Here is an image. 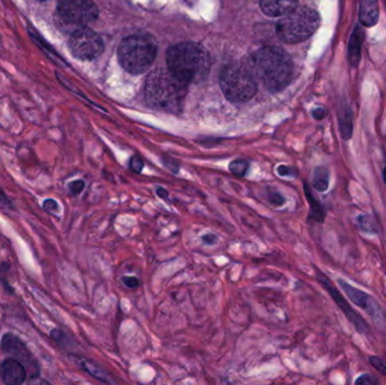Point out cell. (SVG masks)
Listing matches in <instances>:
<instances>
[{
  "label": "cell",
  "instance_id": "1",
  "mask_svg": "<svg viewBox=\"0 0 386 385\" xmlns=\"http://www.w3.org/2000/svg\"><path fill=\"white\" fill-rule=\"evenodd\" d=\"M250 73L259 79L270 92H279L291 83L294 66L291 57L283 49L264 47L249 59Z\"/></svg>",
  "mask_w": 386,
  "mask_h": 385
},
{
  "label": "cell",
  "instance_id": "2",
  "mask_svg": "<svg viewBox=\"0 0 386 385\" xmlns=\"http://www.w3.org/2000/svg\"><path fill=\"white\" fill-rule=\"evenodd\" d=\"M168 68L185 84L199 82L207 76L210 68L208 51L197 42L185 41L168 49Z\"/></svg>",
  "mask_w": 386,
  "mask_h": 385
},
{
  "label": "cell",
  "instance_id": "3",
  "mask_svg": "<svg viewBox=\"0 0 386 385\" xmlns=\"http://www.w3.org/2000/svg\"><path fill=\"white\" fill-rule=\"evenodd\" d=\"M188 85L181 82L168 68L151 71L146 79V100L157 110L177 112L182 107Z\"/></svg>",
  "mask_w": 386,
  "mask_h": 385
},
{
  "label": "cell",
  "instance_id": "4",
  "mask_svg": "<svg viewBox=\"0 0 386 385\" xmlns=\"http://www.w3.org/2000/svg\"><path fill=\"white\" fill-rule=\"evenodd\" d=\"M118 54L121 66L128 73L139 75L154 64L157 43L149 34H132L121 41Z\"/></svg>",
  "mask_w": 386,
  "mask_h": 385
},
{
  "label": "cell",
  "instance_id": "5",
  "mask_svg": "<svg viewBox=\"0 0 386 385\" xmlns=\"http://www.w3.org/2000/svg\"><path fill=\"white\" fill-rule=\"evenodd\" d=\"M320 26V16L314 9L303 6L281 16L277 23L279 39L289 45H296L311 37Z\"/></svg>",
  "mask_w": 386,
  "mask_h": 385
},
{
  "label": "cell",
  "instance_id": "6",
  "mask_svg": "<svg viewBox=\"0 0 386 385\" xmlns=\"http://www.w3.org/2000/svg\"><path fill=\"white\" fill-rule=\"evenodd\" d=\"M221 88L227 100L247 102L257 93V81L247 68L228 66L221 73Z\"/></svg>",
  "mask_w": 386,
  "mask_h": 385
},
{
  "label": "cell",
  "instance_id": "7",
  "mask_svg": "<svg viewBox=\"0 0 386 385\" xmlns=\"http://www.w3.org/2000/svg\"><path fill=\"white\" fill-rule=\"evenodd\" d=\"M0 349L5 356L14 357L25 365L28 372V382H33L41 377V366L31 349L13 332H6L0 340Z\"/></svg>",
  "mask_w": 386,
  "mask_h": 385
},
{
  "label": "cell",
  "instance_id": "8",
  "mask_svg": "<svg viewBox=\"0 0 386 385\" xmlns=\"http://www.w3.org/2000/svg\"><path fill=\"white\" fill-rule=\"evenodd\" d=\"M69 49L79 60H94L103 52L101 35L87 26L76 28L69 39Z\"/></svg>",
  "mask_w": 386,
  "mask_h": 385
},
{
  "label": "cell",
  "instance_id": "9",
  "mask_svg": "<svg viewBox=\"0 0 386 385\" xmlns=\"http://www.w3.org/2000/svg\"><path fill=\"white\" fill-rule=\"evenodd\" d=\"M57 11L60 18L77 28L98 20V8L93 0H58Z\"/></svg>",
  "mask_w": 386,
  "mask_h": 385
},
{
  "label": "cell",
  "instance_id": "10",
  "mask_svg": "<svg viewBox=\"0 0 386 385\" xmlns=\"http://www.w3.org/2000/svg\"><path fill=\"white\" fill-rule=\"evenodd\" d=\"M317 279L322 287L329 292L333 301L336 302L339 309H341L344 316L353 324L357 331L361 332L363 335H368L370 333V326L366 324V321L361 318L358 313L356 312L353 307L348 304L347 300L340 294L336 286H333L330 279L327 278L324 273H321L319 269H317Z\"/></svg>",
  "mask_w": 386,
  "mask_h": 385
},
{
  "label": "cell",
  "instance_id": "11",
  "mask_svg": "<svg viewBox=\"0 0 386 385\" xmlns=\"http://www.w3.org/2000/svg\"><path fill=\"white\" fill-rule=\"evenodd\" d=\"M338 284L346 292V295L348 296L350 301L361 307V309H364L367 314L370 315V318L376 324H385V313H384L381 305L372 296L356 288L353 285L348 284L347 281L341 280V279H339Z\"/></svg>",
  "mask_w": 386,
  "mask_h": 385
},
{
  "label": "cell",
  "instance_id": "12",
  "mask_svg": "<svg viewBox=\"0 0 386 385\" xmlns=\"http://www.w3.org/2000/svg\"><path fill=\"white\" fill-rule=\"evenodd\" d=\"M0 380L6 385H22L28 382L25 365L14 357L6 356L0 362Z\"/></svg>",
  "mask_w": 386,
  "mask_h": 385
},
{
  "label": "cell",
  "instance_id": "13",
  "mask_svg": "<svg viewBox=\"0 0 386 385\" xmlns=\"http://www.w3.org/2000/svg\"><path fill=\"white\" fill-rule=\"evenodd\" d=\"M69 357L74 358L76 363L78 364L79 369H83L85 373L90 375V377H94L95 380L105 383V384H115L117 383L112 375L110 374L109 372L104 369L103 366L96 363L94 360L79 357L78 355L76 354H69Z\"/></svg>",
  "mask_w": 386,
  "mask_h": 385
},
{
  "label": "cell",
  "instance_id": "14",
  "mask_svg": "<svg viewBox=\"0 0 386 385\" xmlns=\"http://www.w3.org/2000/svg\"><path fill=\"white\" fill-rule=\"evenodd\" d=\"M298 0H260V7L270 17H281L296 8Z\"/></svg>",
  "mask_w": 386,
  "mask_h": 385
},
{
  "label": "cell",
  "instance_id": "15",
  "mask_svg": "<svg viewBox=\"0 0 386 385\" xmlns=\"http://www.w3.org/2000/svg\"><path fill=\"white\" fill-rule=\"evenodd\" d=\"M304 184V192H305L306 200H308V205H310V214H308V222L319 223V224H323L327 217V211H325L324 206L322 205L321 201L314 196L312 192L311 188L308 186V182L303 183Z\"/></svg>",
  "mask_w": 386,
  "mask_h": 385
},
{
  "label": "cell",
  "instance_id": "16",
  "mask_svg": "<svg viewBox=\"0 0 386 385\" xmlns=\"http://www.w3.org/2000/svg\"><path fill=\"white\" fill-rule=\"evenodd\" d=\"M365 34L363 28L356 26L349 40L348 45V60L350 65L357 67L361 58V45L364 42Z\"/></svg>",
  "mask_w": 386,
  "mask_h": 385
},
{
  "label": "cell",
  "instance_id": "17",
  "mask_svg": "<svg viewBox=\"0 0 386 385\" xmlns=\"http://www.w3.org/2000/svg\"><path fill=\"white\" fill-rule=\"evenodd\" d=\"M378 15H380L378 0H361L359 17L363 25L367 28L375 25L378 20Z\"/></svg>",
  "mask_w": 386,
  "mask_h": 385
},
{
  "label": "cell",
  "instance_id": "18",
  "mask_svg": "<svg viewBox=\"0 0 386 385\" xmlns=\"http://www.w3.org/2000/svg\"><path fill=\"white\" fill-rule=\"evenodd\" d=\"M339 126L344 141H349L353 136V112L348 105H341L339 110Z\"/></svg>",
  "mask_w": 386,
  "mask_h": 385
},
{
  "label": "cell",
  "instance_id": "19",
  "mask_svg": "<svg viewBox=\"0 0 386 385\" xmlns=\"http://www.w3.org/2000/svg\"><path fill=\"white\" fill-rule=\"evenodd\" d=\"M329 183H330L329 170L324 166H317V169L314 170L313 179H312L313 188L317 192H325L329 189Z\"/></svg>",
  "mask_w": 386,
  "mask_h": 385
},
{
  "label": "cell",
  "instance_id": "20",
  "mask_svg": "<svg viewBox=\"0 0 386 385\" xmlns=\"http://www.w3.org/2000/svg\"><path fill=\"white\" fill-rule=\"evenodd\" d=\"M28 33H30V37L33 40L34 43H37V47H39L47 56L50 57L51 59L54 60V61L64 62V60L60 58L59 54H57L56 50H54V49L52 48V47H51V45H49V43L47 42L37 31H35V30L28 28Z\"/></svg>",
  "mask_w": 386,
  "mask_h": 385
},
{
  "label": "cell",
  "instance_id": "21",
  "mask_svg": "<svg viewBox=\"0 0 386 385\" xmlns=\"http://www.w3.org/2000/svg\"><path fill=\"white\" fill-rule=\"evenodd\" d=\"M50 337L59 348L64 349V350L73 349L74 341L71 340V338L69 337L67 332L62 330V328H54L51 330Z\"/></svg>",
  "mask_w": 386,
  "mask_h": 385
},
{
  "label": "cell",
  "instance_id": "22",
  "mask_svg": "<svg viewBox=\"0 0 386 385\" xmlns=\"http://www.w3.org/2000/svg\"><path fill=\"white\" fill-rule=\"evenodd\" d=\"M250 169V162L247 160H234L230 162L228 165V170L234 177H244L247 175V171Z\"/></svg>",
  "mask_w": 386,
  "mask_h": 385
},
{
  "label": "cell",
  "instance_id": "23",
  "mask_svg": "<svg viewBox=\"0 0 386 385\" xmlns=\"http://www.w3.org/2000/svg\"><path fill=\"white\" fill-rule=\"evenodd\" d=\"M358 225L361 231L364 233L378 234V227L376 225L375 220H373V217L370 215H361L358 217Z\"/></svg>",
  "mask_w": 386,
  "mask_h": 385
},
{
  "label": "cell",
  "instance_id": "24",
  "mask_svg": "<svg viewBox=\"0 0 386 385\" xmlns=\"http://www.w3.org/2000/svg\"><path fill=\"white\" fill-rule=\"evenodd\" d=\"M42 209L47 214L52 215V216H59L60 213H62L60 203L56 199H52V198H48V199L43 201Z\"/></svg>",
  "mask_w": 386,
  "mask_h": 385
},
{
  "label": "cell",
  "instance_id": "25",
  "mask_svg": "<svg viewBox=\"0 0 386 385\" xmlns=\"http://www.w3.org/2000/svg\"><path fill=\"white\" fill-rule=\"evenodd\" d=\"M267 198H268V201L270 203V205L274 206V207H281V206H283L286 203V198L283 197V194H280L279 191H277V190L268 189Z\"/></svg>",
  "mask_w": 386,
  "mask_h": 385
},
{
  "label": "cell",
  "instance_id": "26",
  "mask_svg": "<svg viewBox=\"0 0 386 385\" xmlns=\"http://www.w3.org/2000/svg\"><path fill=\"white\" fill-rule=\"evenodd\" d=\"M85 186H86V183H85L84 180H81V179L74 180L68 184V191H69L70 196L77 197L81 192L84 191Z\"/></svg>",
  "mask_w": 386,
  "mask_h": 385
},
{
  "label": "cell",
  "instance_id": "27",
  "mask_svg": "<svg viewBox=\"0 0 386 385\" xmlns=\"http://www.w3.org/2000/svg\"><path fill=\"white\" fill-rule=\"evenodd\" d=\"M144 167H145V163H144L143 158H139L137 155H134L130 158L129 160V169L131 170L136 174H140L143 172Z\"/></svg>",
  "mask_w": 386,
  "mask_h": 385
},
{
  "label": "cell",
  "instance_id": "28",
  "mask_svg": "<svg viewBox=\"0 0 386 385\" xmlns=\"http://www.w3.org/2000/svg\"><path fill=\"white\" fill-rule=\"evenodd\" d=\"M368 360L376 371L380 372L382 375L386 377V360L378 357V356H370Z\"/></svg>",
  "mask_w": 386,
  "mask_h": 385
},
{
  "label": "cell",
  "instance_id": "29",
  "mask_svg": "<svg viewBox=\"0 0 386 385\" xmlns=\"http://www.w3.org/2000/svg\"><path fill=\"white\" fill-rule=\"evenodd\" d=\"M163 165L165 166L168 171L173 173V174H179L180 166L179 162L174 160V158H168V156H164L162 160Z\"/></svg>",
  "mask_w": 386,
  "mask_h": 385
},
{
  "label": "cell",
  "instance_id": "30",
  "mask_svg": "<svg viewBox=\"0 0 386 385\" xmlns=\"http://www.w3.org/2000/svg\"><path fill=\"white\" fill-rule=\"evenodd\" d=\"M277 173L279 177H296L298 175V171H297L293 166L288 165H279L277 167Z\"/></svg>",
  "mask_w": 386,
  "mask_h": 385
},
{
  "label": "cell",
  "instance_id": "31",
  "mask_svg": "<svg viewBox=\"0 0 386 385\" xmlns=\"http://www.w3.org/2000/svg\"><path fill=\"white\" fill-rule=\"evenodd\" d=\"M0 207L4 209H8V211H15V207L13 200L7 196L4 189L0 188Z\"/></svg>",
  "mask_w": 386,
  "mask_h": 385
},
{
  "label": "cell",
  "instance_id": "32",
  "mask_svg": "<svg viewBox=\"0 0 386 385\" xmlns=\"http://www.w3.org/2000/svg\"><path fill=\"white\" fill-rule=\"evenodd\" d=\"M121 281H122V284H124V286L128 287V288H131V290L138 288V287L140 286V284H141V281H140L139 278H137L136 276H124V277L121 278Z\"/></svg>",
  "mask_w": 386,
  "mask_h": 385
},
{
  "label": "cell",
  "instance_id": "33",
  "mask_svg": "<svg viewBox=\"0 0 386 385\" xmlns=\"http://www.w3.org/2000/svg\"><path fill=\"white\" fill-rule=\"evenodd\" d=\"M356 384L357 385H376L380 383L378 377H373L370 374H363L356 380Z\"/></svg>",
  "mask_w": 386,
  "mask_h": 385
},
{
  "label": "cell",
  "instance_id": "34",
  "mask_svg": "<svg viewBox=\"0 0 386 385\" xmlns=\"http://www.w3.org/2000/svg\"><path fill=\"white\" fill-rule=\"evenodd\" d=\"M0 285L3 286L4 290H5L7 294H9V295H14V287L11 286V283H9L8 277H0Z\"/></svg>",
  "mask_w": 386,
  "mask_h": 385
},
{
  "label": "cell",
  "instance_id": "35",
  "mask_svg": "<svg viewBox=\"0 0 386 385\" xmlns=\"http://www.w3.org/2000/svg\"><path fill=\"white\" fill-rule=\"evenodd\" d=\"M201 241L204 244L215 245L218 242V237L213 233L204 234V235H202L201 237Z\"/></svg>",
  "mask_w": 386,
  "mask_h": 385
},
{
  "label": "cell",
  "instance_id": "36",
  "mask_svg": "<svg viewBox=\"0 0 386 385\" xmlns=\"http://www.w3.org/2000/svg\"><path fill=\"white\" fill-rule=\"evenodd\" d=\"M11 264L8 261L0 262V277H7L11 271Z\"/></svg>",
  "mask_w": 386,
  "mask_h": 385
},
{
  "label": "cell",
  "instance_id": "37",
  "mask_svg": "<svg viewBox=\"0 0 386 385\" xmlns=\"http://www.w3.org/2000/svg\"><path fill=\"white\" fill-rule=\"evenodd\" d=\"M156 194L160 199L165 200V201L170 200V192H168L165 188L158 186V188L156 189Z\"/></svg>",
  "mask_w": 386,
  "mask_h": 385
},
{
  "label": "cell",
  "instance_id": "38",
  "mask_svg": "<svg viewBox=\"0 0 386 385\" xmlns=\"http://www.w3.org/2000/svg\"><path fill=\"white\" fill-rule=\"evenodd\" d=\"M325 114H327V112H325L324 109H317V110L313 111V117L317 120L324 118Z\"/></svg>",
  "mask_w": 386,
  "mask_h": 385
},
{
  "label": "cell",
  "instance_id": "39",
  "mask_svg": "<svg viewBox=\"0 0 386 385\" xmlns=\"http://www.w3.org/2000/svg\"><path fill=\"white\" fill-rule=\"evenodd\" d=\"M384 180H385V183H386V169H385V171H384Z\"/></svg>",
  "mask_w": 386,
  "mask_h": 385
},
{
  "label": "cell",
  "instance_id": "40",
  "mask_svg": "<svg viewBox=\"0 0 386 385\" xmlns=\"http://www.w3.org/2000/svg\"><path fill=\"white\" fill-rule=\"evenodd\" d=\"M39 1H48V0H39Z\"/></svg>",
  "mask_w": 386,
  "mask_h": 385
}]
</instances>
